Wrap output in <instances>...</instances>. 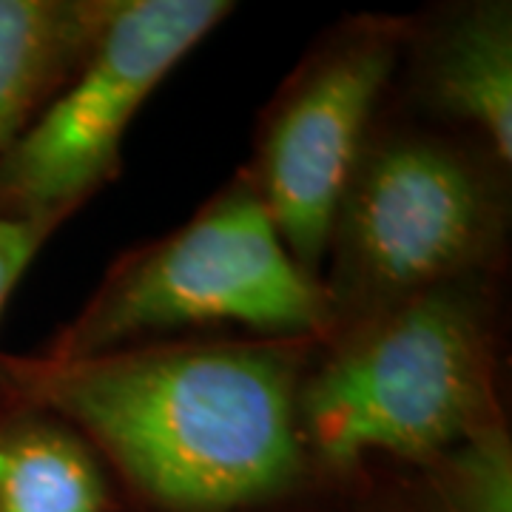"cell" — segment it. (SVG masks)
Listing matches in <instances>:
<instances>
[{
  "label": "cell",
  "instance_id": "obj_3",
  "mask_svg": "<svg viewBox=\"0 0 512 512\" xmlns=\"http://www.w3.org/2000/svg\"><path fill=\"white\" fill-rule=\"evenodd\" d=\"M330 319L328 288L293 262L254 185H237L123 262L46 356H97L140 336L214 322L302 336Z\"/></svg>",
  "mask_w": 512,
  "mask_h": 512
},
{
  "label": "cell",
  "instance_id": "obj_7",
  "mask_svg": "<svg viewBox=\"0 0 512 512\" xmlns=\"http://www.w3.org/2000/svg\"><path fill=\"white\" fill-rule=\"evenodd\" d=\"M111 3L0 0V154L89 52Z\"/></svg>",
  "mask_w": 512,
  "mask_h": 512
},
{
  "label": "cell",
  "instance_id": "obj_1",
  "mask_svg": "<svg viewBox=\"0 0 512 512\" xmlns=\"http://www.w3.org/2000/svg\"><path fill=\"white\" fill-rule=\"evenodd\" d=\"M23 404L77 424L151 501L225 512L302 473L299 390L274 345H157L80 359H3Z\"/></svg>",
  "mask_w": 512,
  "mask_h": 512
},
{
  "label": "cell",
  "instance_id": "obj_4",
  "mask_svg": "<svg viewBox=\"0 0 512 512\" xmlns=\"http://www.w3.org/2000/svg\"><path fill=\"white\" fill-rule=\"evenodd\" d=\"M228 12L222 0L111 3L69 89L0 154V214L60 222L97 191L131 117Z\"/></svg>",
  "mask_w": 512,
  "mask_h": 512
},
{
  "label": "cell",
  "instance_id": "obj_8",
  "mask_svg": "<svg viewBox=\"0 0 512 512\" xmlns=\"http://www.w3.org/2000/svg\"><path fill=\"white\" fill-rule=\"evenodd\" d=\"M430 86L441 109L484 131L498 160L512 154V26L507 6H481L439 43Z\"/></svg>",
  "mask_w": 512,
  "mask_h": 512
},
{
  "label": "cell",
  "instance_id": "obj_5",
  "mask_svg": "<svg viewBox=\"0 0 512 512\" xmlns=\"http://www.w3.org/2000/svg\"><path fill=\"white\" fill-rule=\"evenodd\" d=\"M495 234L493 191L470 157L436 140H390L362 154L339 202L330 308L367 319L453 285Z\"/></svg>",
  "mask_w": 512,
  "mask_h": 512
},
{
  "label": "cell",
  "instance_id": "obj_6",
  "mask_svg": "<svg viewBox=\"0 0 512 512\" xmlns=\"http://www.w3.org/2000/svg\"><path fill=\"white\" fill-rule=\"evenodd\" d=\"M396 63V37L345 40L282 100L259 151L256 194L293 262L316 276L350 177L365 154V128Z\"/></svg>",
  "mask_w": 512,
  "mask_h": 512
},
{
  "label": "cell",
  "instance_id": "obj_10",
  "mask_svg": "<svg viewBox=\"0 0 512 512\" xmlns=\"http://www.w3.org/2000/svg\"><path fill=\"white\" fill-rule=\"evenodd\" d=\"M439 498L444 512H512L510 441L501 419L439 453Z\"/></svg>",
  "mask_w": 512,
  "mask_h": 512
},
{
  "label": "cell",
  "instance_id": "obj_11",
  "mask_svg": "<svg viewBox=\"0 0 512 512\" xmlns=\"http://www.w3.org/2000/svg\"><path fill=\"white\" fill-rule=\"evenodd\" d=\"M57 222L0 214V311Z\"/></svg>",
  "mask_w": 512,
  "mask_h": 512
},
{
  "label": "cell",
  "instance_id": "obj_9",
  "mask_svg": "<svg viewBox=\"0 0 512 512\" xmlns=\"http://www.w3.org/2000/svg\"><path fill=\"white\" fill-rule=\"evenodd\" d=\"M106 481L80 436L20 416L0 427V512H103Z\"/></svg>",
  "mask_w": 512,
  "mask_h": 512
},
{
  "label": "cell",
  "instance_id": "obj_2",
  "mask_svg": "<svg viewBox=\"0 0 512 512\" xmlns=\"http://www.w3.org/2000/svg\"><path fill=\"white\" fill-rule=\"evenodd\" d=\"M495 419L490 330L456 282L359 319L299 393L302 439L333 467L439 456Z\"/></svg>",
  "mask_w": 512,
  "mask_h": 512
}]
</instances>
